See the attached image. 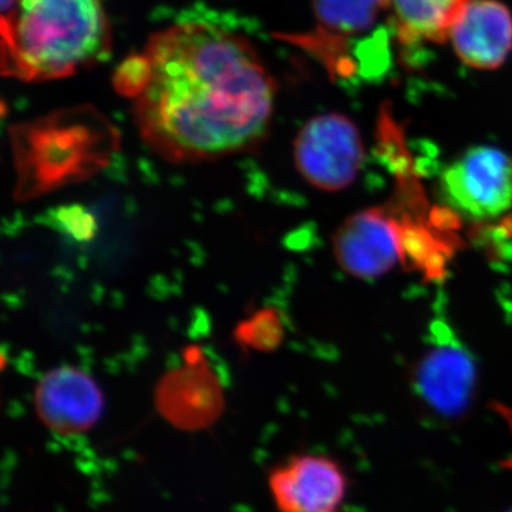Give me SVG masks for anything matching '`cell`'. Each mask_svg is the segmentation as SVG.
Masks as SVG:
<instances>
[{
  "instance_id": "1",
  "label": "cell",
  "mask_w": 512,
  "mask_h": 512,
  "mask_svg": "<svg viewBox=\"0 0 512 512\" xmlns=\"http://www.w3.org/2000/svg\"><path fill=\"white\" fill-rule=\"evenodd\" d=\"M141 56L134 117L157 156L205 163L251 150L268 133L275 80L247 37L191 20L151 36Z\"/></svg>"
},
{
  "instance_id": "2",
  "label": "cell",
  "mask_w": 512,
  "mask_h": 512,
  "mask_svg": "<svg viewBox=\"0 0 512 512\" xmlns=\"http://www.w3.org/2000/svg\"><path fill=\"white\" fill-rule=\"evenodd\" d=\"M111 50L103 0H16L2 13V72L26 82L63 79Z\"/></svg>"
},
{
  "instance_id": "3",
  "label": "cell",
  "mask_w": 512,
  "mask_h": 512,
  "mask_svg": "<svg viewBox=\"0 0 512 512\" xmlns=\"http://www.w3.org/2000/svg\"><path fill=\"white\" fill-rule=\"evenodd\" d=\"M12 140L15 195L26 201L89 180L109 163L119 137L99 113L77 109L16 127Z\"/></svg>"
},
{
  "instance_id": "4",
  "label": "cell",
  "mask_w": 512,
  "mask_h": 512,
  "mask_svg": "<svg viewBox=\"0 0 512 512\" xmlns=\"http://www.w3.org/2000/svg\"><path fill=\"white\" fill-rule=\"evenodd\" d=\"M293 158L306 183L316 190L338 192L362 170L365 144L359 128L345 114H319L296 136Z\"/></svg>"
},
{
  "instance_id": "5",
  "label": "cell",
  "mask_w": 512,
  "mask_h": 512,
  "mask_svg": "<svg viewBox=\"0 0 512 512\" xmlns=\"http://www.w3.org/2000/svg\"><path fill=\"white\" fill-rule=\"evenodd\" d=\"M441 198L458 214L484 221L512 208V156L497 147L464 151L441 173Z\"/></svg>"
},
{
  "instance_id": "6",
  "label": "cell",
  "mask_w": 512,
  "mask_h": 512,
  "mask_svg": "<svg viewBox=\"0 0 512 512\" xmlns=\"http://www.w3.org/2000/svg\"><path fill=\"white\" fill-rule=\"evenodd\" d=\"M184 357V365L168 372L158 383L157 410L178 429L204 430L224 412V392L198 346H190Z\"/></svg>"
},
{
  "instance_id": "7",
  "label": "cell",
  "mask_w": 512,
  "mask_h": 512,
  "mask_svg": "<svg viewBox=\"0 0 512 512\" xmlns=\"http://www.w3.org/2000/svg\"><path fill=\"white\" fill-rule=\"evenodd\" d=\"M268 490L278 512H340L349 481L333 458L298 454L272 468Z\"/></svg>"
},
{
  "instance_id": "8",
  "label": "cell",
  "mask_w": 512,
  "mask_h": 512,
  "mask_svg": "<svg viewBox=\"0 0 512 512\" xmlns=\"http://www.w3.org/2000/svg\"><path fill=\"white\" fill-rule=\"evenodd\" d=\"M33 404L37 419L60 437H79L99 423L104 394L89 373L74 366L49 370L37 382Z\"/></svg>"
},
{
  "instance_id": "9",
  "label": "cell",
  "mask_w": 512,
  "mask_h": 512,
  "mask_svg": "<svg viewBox=\"0 0 512 512\" xmlns=\"http://www.w3.org/2000/svg\"><path fill=\"white\" fill-rule=\"evenodd\" d=\"M404 235L382 208H370L349 217L333 235V255L346 274L372 279L392 271L404 258Z\"/></svg>"
},
{
  "instance_id": "10",
  "label": "cell",
  "mask_w": 512,
  "mask_h": 512,
  "mask_svg": "<svg viewBox=\"0 0 512 512\" xmlns=\"http://www.w3.org/2000/svg\"><path fill=\"white\" fill-rule=\"evenodd\" d=\"M414 392L434 413L457 417L466 412L476 390L473 357L453 339L434 342L413 369Z\"/></svg>"
},
{
  "instance_id": "11",
  "label": "cell",
  "mask_w": 512,
  "mask_h": 512,
  "mask_svg": "<svg viewBox=\"0 0 512 512\" xmlns=\"http://www.w3.org/2000/svg\"><path fill=\"white\" fill-rule=\"evenodd\" d=\"M448 42L461 63L474 70L500 69L512 53V12L500 0H470Z\"/></svg>"
},
{
  "instance_id": "12",
  "label": "cell",
  "mask_w": 512,
  "mask_h": 512,
  "mask_svg": "<svg viewBox=\"0 0 512 512\" xmlns=\"http://www.w3.org/2000/svg\"><path fill=\"white\" fill-rule=\"evenodd\" d=\"M312 6L318 28L303 37L302 45L339 76H345V46L353 37L372 33L390 12L389 0H312Z\"/></svg>"
},
{
  "instance_id": "13",
  "label": "cell",
  "mask_w": 512,
  "mask_h": 512,
  "mask_svg": "<svg viewBox=\"0 0 512 512\" xmlns=\"http://www.w3.org/2000/svg\"><path fill=\"white\" fill-rule=\"evenodd\" d=\"M470 0H389L397 39L403 46L448 42L454 23Z\"/></svg>"
},
{
  "instance_id": "14",
  "label": "cell",
  "mask_w": 512,
  "mask_h": 512,
  "mask_svg": "<svg viewBox=\"0 0 512 512\" xmlns=\"http://www.w3.org/2000/svg\"><path fill=\"white\" fill-rule=\"evenodd\" d=\"M237 340L241 345L249 346L259 352H271L278 348L281 343L282 332L281 320L272 309L256 312L252 318L239 323Z\"/></svg>"
},
{
  "instance_id": "15",
  "label": "cell",
  "mask_w": 512,
  "mask_h": 512,
  "mask_svg": "<svg viewBox=\"0 0 512 512\" xmlns=\"http://www.w3.org/2000/svg\"><path fill=\"white\" fill-rule=\"evenodd\" d=\"M507 512H512V510L511 511H507Z\"/></svg>"
}]
</instances>
